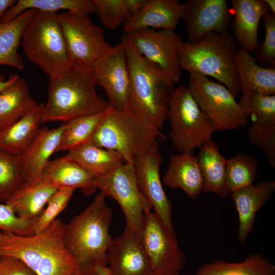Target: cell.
<instances>
[{"mask_svg": "<svg viewBox=\"0 0 275 275\" xmlns=\"http://www.w3.org/2000/svg\"><path fill=\"white\" fill-rule=\"evenodd\" d=\"M106 197L101 191L85 210L64 225L65 246L83 275H109L106 256L113 239L109 233L112 211Z\"/></svg>", "mask_w": 275, "mask_h": 275, "instance_id": "obj_1", "label": "cell"}, {"mask_svg": "<svg viewBox=\"0 0 275 275\" xmlns=\"http://www.w3.org/2000/svg\"><path fill=\"white\" fill-rule=\"evenodd\" d=\"M124 44L130 78L129 110L136 118L161 131L167 120L170 95L174 89L170 75L141 55L126 35Z\"/></svg>", "mask_w": 275, "mask_h": 275, "instance_id": "obj_2", "label": "cell"}, {"mask_svg": "<svg viewBox=\"0 0 275 275\" xmlns=\"http://www.w3.org/2000/svg\"><path fill=\"white\" fill-rule=\"evenodd\" d=\"M64 225L57 218L43 231L30 236L1 232L2 257L21 260L37 275H83L65 246Z\"/></svg>", "mask_w": 275, "mask_h": 275, "instance_id": "obj_3", "label": "cell"}, {"mask_svg": "<svg viewBox=\"0 0 275 275\" xmlns=\"http://www.w3.org/2000/svg\"><path fill=\"white\" fill-rule=\"evenodd\" d=\"M96 86L91 66L72 63L49 76L48 99L41 123L67 122L79 116L104 111L108 103L97 94Z\"/></svg>", "mask_w": 275, "mask_h": 275, "instance_id": "obj_4", "label": "cell"}, {"mask_svg": "<svg viewBox=\"0 0 275 275\" xmlns=\"http://www.w3.org/2000/svg\"><path fill=\"white\" fill-rule=\"evenodd\" d=\"M238 44L229 33H212L191 44L182 42L179 50L181 69L211 76L236 97L241 92L237 70Z\"/></svg>", "mask_w": 275, "mask_h": 275, "instance_id": "obj_5", "label": "cell"}, {"mask_svg": "<svg viewBox=\"0 0 275 275\" xmlns=\"http://www.w3.org/2000/svg\"><path fill=\"white\" fill-rule=\"evenodd\" d=\"M157 130L136 118L129 110L119 112L109 104L107 112L88 143L119 153L125 162L135 158L164 138Z\"/></svg>", "mask_w": 275, "mask_h": 275, "instance_id": "obj_6", "label": "cell"}, {"mask_svg": "<svg viewBox=\"0 0 275 275\" xmlns=\"http://www.w3.org/2000/svg\"><path fill=\"white\" fill-rule=\"evenodd\" d=\"M21 45L28 59L51 76L71 62L58 19V13L34 10L22 33Z\"/></svg>", "mask_w": 275, "mask_h": 275, "instance_id": "obj_7", "label": "cell"}, {"mask_svg": "<svg viewBox=\"0 0 275 275\" xmlns=\"http://www.w3.org/2000/svg\"><path fill=\"white\" fill-rule=\"evenodd\" d=\"M167 119L170 124L168 136L178 153H193L212 140L215 131L212 125L185 85L178 86L171 92Z\"/></svg>", "mask_w": 275, "mask_h": 275, "instance_id": "obj_8", "label": "cell"}, {"mask_svg": "<svg viewBox=\"0 0 275 275\" xmlns=\"http://www.w3.org/2000/svg\"><path fill=\"white\" fill-rule=\"evenodd\" d=\"M187 87L214 131L246 126L248 117L233 94L223 85L196 72H190Z\"/></svg>", "mask_w": 275, "mask_h": 275, "instance_id": "obj_9", "label": "cell"}, {"mask_svg": "<svg viewBox=\"0 0 275 275\" xmlns=\"http://www.w3.org/2000/svg\"><path fill=\"white\" fill-rule=\"evenodd\" d=\"M95 185L118 203L126 225L141 241L144 214L152 207L139 188L134 163L124 162L109 173L95 178Z\"/></svg>", "mask_w": 275, "mask_h": 275, "instance_id": "obj_10", "label": "cell"}, {"mask_svg": "<svg viewBox=\"0 0 275 275\" xmlns=\"http://www.w3.org/2000/svg\"><path fill=\"white\" fill-rule=\"evenodd\" d=\"M58 19L73 63L91 66L112 48L103 29L94 23L89 15L66 11L58 13Z\"/></svg>", "mask_w": 275, "mask_h": 275, "instance_id": "obj_11", "label": "cell"}, {"mask_svg": "<svg viewBox=\"0 0 275 275\" xmlns=\"http://www.w3.org/2000/svg\"><path fill=\"white\" fill-rule=\"evenodd\" d=\"M141 241L155 275H181L186 258L176 234L151 211L144 214Z\"/></svg>", "mask_w": 275, "mask_h": 275, "instance_id": "obj_12", "label": "cell"}, {"mask_svg": "<svg viewBox=\"0 0 275 275\" xmlns=\"http://www.w3.org/2000/svg\"><path fill=\"white\" fill-rule=\"evenodd\" d=\"M162 162L156 142L135 158L136 179L140 190L154 209V213L168 230L175 233L172 202L164 192L160 176Z\"/></svg>", "mask_w": 275, "mask_h": 275, "instance_id": "obj_13", "label": "cell"}, {"mask_svg": "<svg viewBox=\"0 0 275 275\" xmlns=\"http://www.w3.org/2000/svg\"><path fill=\"white\" fill-rule=\"evenodd\" d=\"M91 67L97 86L104 90L108 103L117 111L128 110L130 78L123 43L112 46Z\"/></svg>", "mask_w": 275, "mask_h": 275, "instance_id": "obj_14", "label": "cell"}, {"mask_svg": "<svg viewBox=\"0 0 275 275\" xmlns=\"http://www.w3.org/2000/svg\"><path fill=\"white\" fill-rule=\"evenodd\" d=\"M125 35L141 55L164 70L175 83L180 81L179 50L183 41L174 30L145 29Z\"/></svg>", "mask_w": 275, "mask_h": 275, "instance_id": "obj_15", "label": "cell"}, {"mask_svg": "<svg viewBox=\"0 0 275 275\" xmlns=\"http://www.w3.org/2000/svg\"><path fill=\"white\" fill-rule=\"evenodd\" d=\"M182 17L188 43L193 44L212 33H227L232 11L226 0H187Z\"/></svg>", "mask_w": 275, "mask_h": 275, "instance_id": "obj_16", "label": "cell"}, {"mask_svg": "<svg viewBox=\"0 0 275 275\" xmlns=\"http://www.w3.org/2000/svg\"><path fill=\"white\" fill-rule=\"evenodd\" d=\"M106 263L109 275H155L141 241L126 225L113 239Z\"/></svg>", "mask_w": 275, "mask_h": 275, "instance_id": "obj_17", "label": "cell"}, {"mask_svg": "<svg viewBox=\"0 0 275 275\" xmlns=\"http://www.w3.org/2000/svg\"><path fill=\"white\" fill-rule=\"evenodd\" d=\"M65 123L57 128L39 129L30 145L21 156L22 185H35L40 182L42 172L51 155L56 152Z\"/></svg>", "mask_w": 275, "mask_h": 275, "instance_id": "obj_18", "label": "cell"}, {"mask_svg": "<svg viewBox=\"0 0 275 275\" xmlns=\"http://www.w3.org/2000/svg\"><path fill=\"white\" fill-rule=\"evenodd\" d=\"M274 191L275 181L269 180L253 183L230 194L238 216L236 236L242 244L245 243L253 230L257 213Z\"/></svg>", "mask_w": 275, "mask_h": 275, "instance_id": "obj_19", "label": "cell"}, {"mask_svg": "<svg viewBox=\"0 0 275 275\" xmlns=\"http://www.w3.org/2000/svg\"><path fill=\"white\" fill-rule=\"evenodd\" d=\"M184 9V3L178 0H147L141 10L123 24L124 31L129 34L145 29L174 30Z\"/></svg>", "mask_w": 275, "mask_h": 275, "instance_id": "obj_20", "label": "cell"}, {"mask_svg": "<svg viewBox=\"0 0 275 275\" xmlns=\"http://www.w3.org/2000/svg\"><path fill=\"white\" fill-rule=\"evenodd\" d=\"M233 17L232 28L238 45L249 52L255 53L258 46L259 24L269 13L263 0H231Z\"/></svg>", "mask_w": 275, "mask_h": 275, "instance_id": "obj_21", "label": "cell"}, {"mask_svg": "<svg viewBox=\"0 0 275 275\" xmlns=\"http://www.w3.org/2000/svg\"><path fill=\"white\" fill-rule=\"evenodd\" d=\"M40 182L52 184L58 188H80L86 195L97 189L95 177L66 155L49 160L44 169Z\"/></svg>", "mask_w": 275, "mask_h": 275, "instance_id": "obj_22", "label": "cell"}, {"mask_svg": "<svg viewBox=\"0 0 275 275\" xmlns=\"http://www.w3.org/2000/svg\"><path fill=\"white\" fill-rule=\"evenodd\" d=\"M162 183L171 189H181L191 199L199 197L202 178L196 156L189 152L170 155Z\"/></svg>", "mask_w": 275, "mask_h": 275, "instance_id": "obj_23", "label": "cell"}, {"mask_svg": "<svg viewBox=\"0 0 275 275\" xmlns=\"http://www.w3.org/2000/svg\"><path fill=\"white\" fill-rule=\"evenodd\" d=\"M196 156L202 178V192L225 199L230 193L226 183L227 159L212 140L200 147Z\"/></svg>", "mask_w": 275, "mask_h": 275, "instance_id": "obj_24", "label": "cell"}, {"mask_svg": "<svg viewBox=\"0 0 275 275\" xmlns=\"http://www.w3.org/2000/svg\"><path fill=\"white\" fill-rule=\"evenodd\" d=\"M238 75L242 94L275 95V68H264L251 53L238 49L236 56Z\"/></svg>", "mask_w": 275, "mask_h": 275, "instance_id": "obj_25", "label": "cell"}, {"mask_svg": "<svg viewBox=\"0 0 275 275\" xmlns=\"http://www.w3.org/2000/svg\"><path fill=\"white\" fill-rule=\"evenodd\" d=\"M44 104L38 105L9 127L0 130V150L21 156L35 138Z\"/></svg>", "mask_w": 275, "mask_h": 275, "instance_id": "obj_26", "label": "cell"}, {"mask_svg": "<svg viewBox=\"0 0 275 275\" xmlns=\"http://www.w3.org/2000/svg\"><path fill=\"white\" fill-rule=\"evenodd\" d=\"M27 82L18 75L0 92V130L13 124L35 108Z\"/></svg>", "mask_w": 275, "mask_h": 275, "instance_id": "obj_27", "label": "cell"}, {"mask_svg": "<svg viewBox=\"0 0 275 275\" xmlns=\"http://www.w3.org/2000/svg\"><path fill=\"white\" fill-rule=\"evenodd\" d=\"M66 155L95 178L109 173L125 162L117 152L98 147L88 142L69 150Z\"/></svg>", "mask_w": 275, "mask_h": 275, "instance_id": "obj_28", "label": "cell"}, {"mask_svg": "<svg viewBox=\"0 0 275 275\" xmlns=\"http://www.w3.org/2000/svg\"><path fill=\"white\" fill-rule=\"evenodd\" d=\"M58 189L55 185L41 182L32 186L22 185L7 204L22 219L37 218Z\"/></svg>", "mask_w": 275, "mask_h": 275, "instance_id": "obj_29", "label": "cell"}, {"mask_svg": "<svg viewBox=\"0 0 275 275\" xmlns=\"http://www.w3.org/2000/svg\"><path fill=\"white\" fill-rule=\"evenodd\" d=\"M33 11H25L9 21L0 22V65L12 66L21 71L24 69L18 48L24 29Z\"/></svg>", "mask_w": 275, "mask_h": 275, "instance_id": "obj_30", "label": "cell"}, {"mask_svg": "<svg viewBox=\"0 0 275 275\" xmlns=\"http://www.w3.org/2000/svg\"><path fill=\"white\" fill-rule=\"evenodd\" d=\"M195 275H275V265L265 257L253 253L240 262L217 260L204 263Z\"/></svg>", "mask_w": 275, "mask_h": 275, "instance_id": "obj_31", "label": "cell"}, {"mask_svg": "<svg viewBox=\"0 0 275 275\" xmlns=\"http://www.w3.org/2000/svg\"><path fill=\"white\" fill-rule=\"evenodd\" d=\"M28 10L54 13L67 10L89 15L95 13L96 6L93 0H19L6 11L1 22L9 21Z\"/></svg>", "mask_w": 275, "mask_h": 275, "instance_id": "obj_32", "label": "cell"}, {"mask_svg": "<svg viewBox=\"0 0 275 275\" xmlns=\"http://www.w3.org/2000/svg\"><path fill=\"white\" fill-rule=\"evenodd\" d=\"M108 107L99 113L74 118L65 123L56 152L70 150L87 143L105 116Z\"/></svg>", "mask_w": 275, "mask_h": 275, "instance_id": "obj_33", "label": "cell"}, {"mask_svg": "<svg viewBox=\"0 0 275 275\" xmlns=\"http://www.w3.org/2000/svg\"><path fill=\"white\" fill-rule=\"evenodd\" d=\"M259 164L255 158L239 153L227 159L226 183L230 194L253 183Z\"/></svg>", "mask_w": 275, "mask_h": 275, "instance_id": "obj_34", "label": "cell"}, {"mask_svg": "<svg viewBox=\"0 0 275 275\" xmlns=\"http://www.w3.org/2000/svg\"><path fill=\"white\" fill-rule=\"evenodd\" d=\"M22 185L21 156L0 150V203H7Z\"/></svg>", "mask_w": 275, "mask_h": 275, "instance_id": "obj_35", "label": "cell"}, {"mask_svg": "<svg viewBox=\"0 0 275 275\" xmlns=\"http://www.w3.org/2000/svg\"><path fill=\"white\" fill-rule=\"evenodd\" d=\"M238 103L246 116L253 118V121H275V95L242 94Z\"/></svg>", "mask_w": 275, "mask_h": 275, "instance_id": "obj_36", "label": "cell"}, {"mask_svg": "<svg viewBox=\"0 0 275 275\" xmlns=\"http://www.w3.org/2000/svg\"><path fill=\"white\" fill-rule=\"evenodd\" d=\"M249 142L258 147L265 156L269 166L275 168V121H253L248 130Z\"/></svg>", "mask_w": 275, "mask_h": 275, "instance_id": "obj_37", "label": "cell"}, {"mask_svg": "<svg viewBox=\"0 0 275 275\" xmlns=\"http://www.w3.org/2000/svg\"><path fill=\"white\" fill-rule=\"evenodd\" d=\"M96 12L102 25L115 30L123 24L131 15L125 0H93Z\"/></svg>", "mask_w": 275, "mask_h": 275, "instance_id": "obj_38", "label": "cell"}, {"mask_svg": "<svg viewBox=\"0 0 275 275\" xmlns=\"http://www.w3.org/2000/svg\"><path fill=\"white\" fill-rule=\"evenodd\" d=\"M74 190L70 188H61L54 193L47 202V207L36 219L35 234L43 231L57 218L58 215L67 207Z\"/></svg>", "mask_w": 275, "mask_h": 275, "instance_id": "obj_39", "label": "cell"}, {"mask_svg": "<svg viewBox=\"0 0 275 275\" xmlns=\"http://www.w3.org/2000/svg\"><path fill=\"white\" fill-rule=\"evenodd\" d=\"M262 18L265 26L264 38L258 45L254 58L257 64L263 67L275 68V15L267 13Z\"/></svg>", "mask_w": 275, "mask_h": 275, "instance_id": "obj_40", "label": "cell"}, {"mask_svg": "<svg viewBox=\"0 0 275 275\" xmlns=\"http://www.w3.org/2000/svg\"><path fill=\"white\" fill-rule=\"evenodd\" d=\"M37 218L22 219L16 214L10 204L0 203L1 232H9L22 236L34 235Z\"/></svg>", "mask_w": 275, "mask_h": 275, "instance_id": "obj_41", "label": "cell"}, {"mask_svg": "<svg viewBox=\"0 0 275 275\" xmlns=\"http://www.w3.org/2000/svg\"><path fill=\"white\" fill-rule=\"evenodd\" d=\"M0 275H37L23 261L13 257L0 258Z\"/></svg>", "mask_w": 275, "mask_h": 275, "instance_id": "obj_42", "label": "cell"}, {"mask_svg": "<svg viewBox=\"0 0 275 275\" xmlns=\"http://www.w3.org/2000/svg\"><path fill=\"white\" fill-rule=\"evenodd\" d=\"M147 0H125L131 16L138 13L144 7Z\"/></svg>", "mask_w": 275, "mask_h": 275, "instance_id": "obj_43", "label": "cell"}, {"mask_svg": "<svg viewBox=\"0 0 275 275\" xmlns=\"http://www.w3.org/2000/svg\"><path fill=\"white\" fill-rule=\"evenodd\" d=\"M16 2L14 0H0V22L6 11Z\"/></svg>", "mask_w": 275, "mask_h": 275, "instance_id": "obj_44", "label": "cell"}, {"mask_svg": "<svg viewBox=\"0 0 275 275\" xmlns=\"http://www.w3.org/2000/svg\"><path fill=\"white\" fill-rule=\"evenodd\" d=\"M18 76L16 74H11L7 79L4 75L0 76V92L12 83Z\"/></svg>", "mask_w": 275, "mask_h": 275, "instance_id": "obj_45", "label": "cell"}, {"mask_svg": "<svg viewBox=\"0 0 275 275\" xmlns=\"http://www.w3.org/2000/svg\"><path fill=\"white\" fill-rule=\"evenodd\" d=\"M265 3L269 12L275 15V1L274 0H263Z\"/></svg>", "mask_w": 275, "mask_h": 275, "instance_id": "obj_46", "label": "cell"}, {"mask_svg": "<svg viewBox=\"0 0 275 275\" xmlns=\"http://www.w3.org/2000/svg\"><path fill=\"white\" fill-rule=\"evenodd\" d=\"M0 241H1V232H0ZM2 257L1 254V251H0V258Z\"/></svg>", "mask_w": 275, "mask_h": 275, "instance_id": "obj_47", "label": "cell"}]
</instances>
